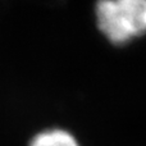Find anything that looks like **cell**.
<instances>
[{
  "label": "cell",
  "mask_w": 146,
  "mask_h": 146,
  "mask_svg": "<svg viewBox=\"0 0 146 146\" xmlns=\"http://www.w3.org/2000/svg\"><path fill=\"white\" fill-rule=\"evenodd\" d=\"M96 22L113 44H124L146 32V0H108L96 5Z\"/></svg>",
  "instance_id": "cell-1"
},
{
  "label": "cell",
  "mask_w": 146,
  "mask_h": 146,
  "mask_svg": "<svg viewBox=\"0 0 146 146\" xmlns=\"http://www.w3.org/2000/svg\"><path fill=\"white\" fill-rule=\"evenodd\" d=\"M31 146H80V144L69 132L53 128L36 135L31 141Z\"/></svg>",
  "instance_id": "cell-2"
}]
</instances>
